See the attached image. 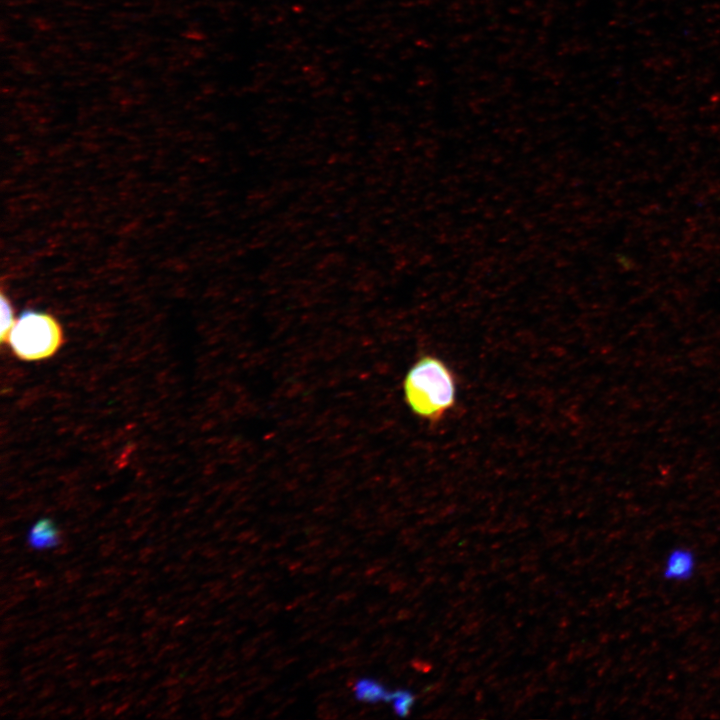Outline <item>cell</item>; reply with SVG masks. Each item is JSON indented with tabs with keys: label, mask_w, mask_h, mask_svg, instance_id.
<instances>
[{
	"label": "cell",
	"mask_w": 720,
	"mask_h": 720,
	"mask_svg": "<svg viewBox=\"0 0 720 720\" xmlns=\"http://www.w3.org/2000/svg\"><path fill=\"white\" fill-rule=\"evenodd\" d=\"M1 342L4 343L8 340L9 333L15 324L14 309L9 298L2 292L1 293Z\"/></svg>",
	"instance_id": "obj_6"
},
{
	"label": "cell",
	"mask_w": 720,
	"mask_h": 720,
	"mask_svg": "<svg viewBox=\"0 0 720 720\" xmlns=\"http://www.w3.org/2000/svg\"><path fill=\"white\" fill-rule=\"evenodd\" d=\"M402 389L411 412L429 423L441 421L456 405V377L452 369L434 355L425 354L412 364Z\"/></svg>",
	"instance_id": "obj_1"
},
{
	"label": "cell",
	"mask_w": 720,
	"mask_h": 720,
	"mask_svg": "<svg viewBox=\"0 0 720 720\" xmlns=\"http://www.w3.org/2000/svg\"><path fill=\"white\" fill-rule=\"evenodd\" d=\"M391 702L393 709L399 716H405L414 702L413 696L405 690H397L392 692Z\"/></svg>",
	"instance_id": "obj_7"
},
{
	"label": "cell",
	"mask_w": 720,
	"mask_h": 720,
	"mask_svg": "<svg viewBox=\"0 0 720 720\" xmlns=\"http://www.w3.org/2000/svg\"><path fill=\"white\" fill-rule=\"evenodd\" d=\"M354 693L358 700L368 703L391 701L392 692H389L378 681L370 678L359 679L354 686Z\"/></svg>",
	"instance_id": "obj_5"
},
{
	"label": "cell",
	"mask_w": 720,
	"mask_h": 720,
	"mask_svg": "<svg viewBox=\"0 0 720 720\" xmlns=\"http://www.w3.org/2000/svg\"><path fill=\"white\" fill-rule=\"evenodd\" d=\"M7 341L19 359L42 360L51 357L60 348L63 332L52 315L26 310L16 319Z\"/></svg>",
	"instance_id": "obj_2"
},
{
	"label": "cell",
	"mask_w": 720,
	"mask_h": 720,
	"mask_svg": "<svg viewBox=\"0 0 720 720\" xmlns=\"http://www.w3.org/2000/svg\"><path fill=\"white\" fill-rule=\"evenodd\" d=\"M27 541L35 550L50 549L59 543V531L52 520L39 519L30 528Z\"/></svg>",
	"instance_id": "obj_4"
},
{
	"label": "cell",
	"mask_w": 720,
	"mask_h": 720,
	"mask_svg": "<svg viewBox=\"0 0 720 720\" xmlns=\"http://www.w3.org/2000/svg\"><path fill=\"white\" fill-rule=\"evenodd\" d=\"M697 568L696 553L689 547L676 546L666 554L661 567V575L668 582L683 583L694 577Z\"/></svg>",
	"instance_id": "obj_3"
}]
</instances>
